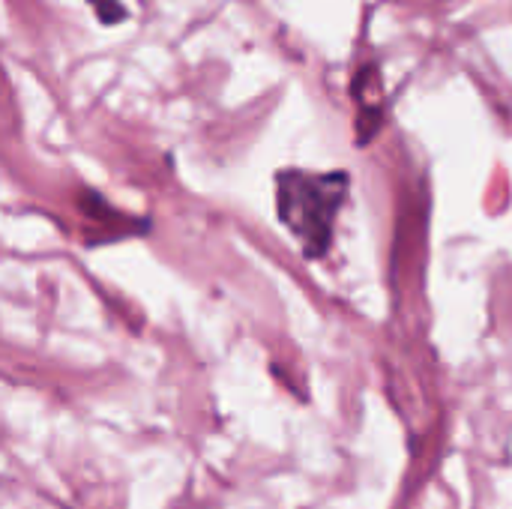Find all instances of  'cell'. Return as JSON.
Wrapping results in <instances>:
<instances>
[{
  "label": "cell",
  "mask_w": 512,
  "mask_h": 509,
  "mask_svg": "<svg viewBox=\"0 0 512 509\" xmlns=\"http://www.w3.org/2000/svg\"><path fill=\"white\" fill-rule=\"evenodd\" d=\"M348 189L345 174H279V216L306 243L309 255H324L333 237V219Z\"/></svg>",
  "instance_id": "cell-1"
}]
</instances>
